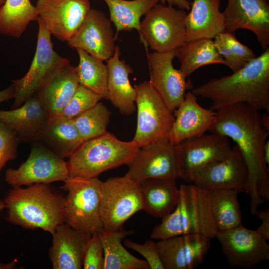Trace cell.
<instances>
[{"label": "cell", "instance_id": "cell-1", "mask_svg": "<svg viewBox=\"0 0 269 269\" xmlns=\"http://www.w3.org/2000/svg\"><path fill=\"white\" fill-rule=\"evenodd\" d=\"M260 111L245 104L229 106L216 111L209 131L231 138L246 164L248 178L246 192L250 198V212L269 200V174L264 156V146L269 131L261 123Z\"/></svg>", "mask_w": 269, "mask_h": 269}, {"label": "cell", "instance_id": "cell-2", "mask_svg": "<svg viewBox=\"0 0 269 269\" xmlns=\"http://www.w3.org/2000/svg\"><path fill=\"white\" fill-rule=\"evenodd\" d=\"M191 91L210 100L214 111L245 103L269 114V48L231 75L211 79Z\"/></svg>", "mask_w": 269, "mask_h": 269}, {"label": "cell", "instance_id": "cell-3", "mask_svg": "<svg viewBox=\"0 0 269 269\" xmlns=\"http://www.w3.org/2000/svg\"><path fill=\"white\" fill-rule=\"evenodd\" d=\"M64 200L49 184L12 187L3 200L7 209L6 219L12 224L25 229L39 228L52 234L64 223Z\"/></svg>", "mask_w": 269, "mask_h": 269}, {"label": "cell", "instance_id": "cell-4", "mask_svg": "<svg viewBox=\"0 0 269 269\" xmlns=\"http://www.w3.org/2000/svg\"><path fill=\"white\" fill-rule=\"evenodd\" d=\"M218 231L211 212L210 190L195 184H182L175 208L153 228L150 237L160 240L199 234L212 239Z\"/></svg>", "mask_w": 269, "mask_h": 269}, {"label": "cell", "instance_id": "cell-5", "mask_svg": "<svg viewBox=\"0 0 269 269\" xmlns=\"http://www.w3.org/2000/svg\"><path fill=\"white\" fill-rule=\"evenodd\" d=\"M139 149L132 140L122 141L107 132L84 141L68 158L69 176L98 177L109 169L129 165Z\"/></svg>", "mask_w": 269, "mask_h": 269}, {"label": "cell", "instance_id": "cell-6", "mask_svg": "<svg viewBox=\"0 0 269 269\" xmlns=\"http://www.w3.org/2000/svg\"><path fill=\"white\" fill-rule=\"evenodd\" d=\"M98 177H69L60 188L67 192L62 209L64 223L74 230L92 235L103 229L100 214V187Z\"/></svg>", "mask_w": 269, "mask_h": 269}, {"label": "cell", "instance_id": "cell-7", "mask_svg": "<svg viewBox=\"0 0 269 269\" xmlns=\"http://www.w3.org/2000/svg\"><path fill=\"white\" fill-rule=\"evenodd\" d=\"M134 87L136 90L137 125L132 141L139 148L168 139L174 117L149 81Z\"/></svg>", "mask_w": 269, "mask_h": 269}, {"label": "cell", "instance_id": "cell-8", "mask_svg": "<svg viewBox=\"0 0 269 269\" xmlns=\"http://www.w3.org/2000/svg\"><path fill=\"white\" fill-rule=\"evenodd\" d=\"M141 210L143 200L139 181L126 174L102 182L100 214L104 229H123L125 223Z\"/></svg>", "mask_w": 269, "mask_h": 269}, {"label": "cell", "instance_id": "cell-9", "mask_svg": "<svg viewBox=\"0 0 269 269\" xmlns=\"http://www.w3.org/2000/svg\"><path fill=\"white\" fill-rule=\"evenodd\" d=\"M186 14L185 10L158 3L140 22L141 42L153 51H175L186 42Z\"/></svg>", "mask_w": 269, "mask_h": 269}, {"label": "cell", "instance_id": "cell-10", "mask_svg": "<svg viewBox=\"0 0 269 269\" xmlns=\"http://www.w3.org/2000/svg\"><path fill=\"white\" fill-rule=\"evenodd\" d=\"M34 56L27 73L21 78L12 80L14 102L11 109L21 106L34 95L69 60L61 56L53 49L51 34L39 19Z\"/></svg>", "mask_w": 269, "mask_h": 269}, {"label": "cell", "instance_id": "cell-11", "mask_svg": "<svg viewBox=\"0 0 269 269\" xmlns=\"http://www.w3.org/2000/svg\"><path fill=\"white\" fill-rule=\"evenodd\" d=\"M69 177L67 161L37 143H33L28 158L17 169L9 168L5 173V181L12 187L64 182Z\"/></svg>", "mask_w": 269, "mask_h": 269}, {"label": "cell", "instance_id": "cell-12", "mask_svg": "<svg viewBox=\"0 0 269 269\" xmlns=\"http://www.w3.org/2000/svg\"><path fill=\"white\" fill-rule=\"evenodd\" d=\"M174 147L178 178L187 182L208 164L226 157L232 149L228 138L216 133L185 139Z\"/></svg>", "mask_w": 269, "mask_h": 269}, {"label": "cell", "instance_id": "cell-13", "mask_svg": "<svg viewBox=\"0 0 269 269\" xmlns=\"http://www.w3.org/2000/svg\"><path fill=\"white\" fill-rule=\"evenodd\" d=\"M216 238L230 267L251 269L269 260V245L256 230L242 224L218 231Z\"/></svg>", "mask_w": 269, "mask_h": 269}, {"label": "cell", "instance_id": "cell-14", "mask_svg": "<svg viewBox=\"0 0 269 269\" xmlns=\"http://www.w3.org/2000/svg\"><path fill=\"white\" fill-rule=\"evenodd\" d=\"M38 19L51 35L67 42L84 22L91 9L89 0H37Z\"/></svg>", "mask_w": 269, "mask_h": 269}, {"label": "cell", "instance_id": "cell-15", "mask_svg": "<svg viewBox=\"0 0 269 269\" xmlns=\"http://www.w3.org/2000/svg\"><path fill=\"white\" fill-rule=\"evenodd\" d=\"M248 178L246 164L236 144L226 157L199 170L192 182L208 190L231 189L240 193L246 192Z\"/></svg>", "mask_w": 269, "mask_h": 269}, {"label": "cell", "instance_id": "cell-16", "mask_svg": "<svg viewBox=\"0 0 269 269\" xmlns=\"http://www.w3.org/2000/svg\"><path fill=\"white\" fill-rule=\"evenodd\" d=\"M175 57V51L147 54L149 81L172 112L184 100L186 90L193 87L191 81H186L180 69L174 67Z\"/></svg>", "mask_w": 269, "mask_h": 269}, {"label": "cell", "instance_id": "cell-17", "mask_svg": "<svg viewBox=\"0 0 269 269\" xmlns=\"http://www.w3.org/2000/svg\"><path fill=\"white\" fill-rule=\"evenodd\" d=\"M116 40L110 19L101 11L91 8L67 44L71 48L81 49L98 59L107 61L114 55Z\"/></svg>", "mask_w": 269, "mask_h": 269}, {"label": "cell", "instance_id": "cell-18", "mask_svg": "<svg viewBox=\"0 0 269 269\" xmlns=\"http://www.w3.org/2000/svg\"><path fill=\"white\" fill-rule=\"evenodd\" d=\"M126 174L140 181L151 178H178L174 145L168 139L140 148Z\"/></svg>", "mask_w": 269, "mask_h": 269}, {"label": "cell", "instance_id": "cell-19", "mask_svg": "<svg viewBox=\"0 0 269 269\" xmlns=\"http://www.w3.org/2000/svg\"><path fill=\"white\" fill-rule=\"evenodd\" d=\"M226 30L252 31L264 51L269 48V3L268 0H228L223 12Z\"/></svg>", "mask_w": 269, "mask_h": 269}, {"label": "cell", "instance_id": "cell-20", "mask_svg": "<svg viewBox=\"0 0 269 269\" xmlns=\"http://www.w3.org/2000/svg\"><path fill=\"white\" fill-rule=\"evenodd\" d=\"M212 239L202 234L176 236L157 242L164 269H193L204 260Z\"/></svg>", "mask_w": 269, "mask_h": 269}, {"label": "cell", "instance_id": "cell-21", "mask_svg": "<svg viewBox=\"0 0 269 269\" xmlns=\"http://www.w3.org/2000/svg\"><path fill=\"white\" fill-rule=\"evenodd\" d=\"M174 121L168 135L173 145L204 134L212 125L216 111L201 107L192 91L185 94L184 100L173 112Z\"/></svg>", "mask_w": 269, "mask_h": 269}, {"label": "cell", "instance_id": "cell-22", "mask_svg": "<svg viewBox=\"0 0 269 269\" xmlns=\"http://www.w3.org/2000/svg\"><path fill=\"white\" fill-rule=\"evenodd\" d=\"M49 257L53 269H81L86 248L92 235L76 231L65 223L51 234Z\"/></svg>", "mask_w": 269, "mask_h": 269}, {"label": "cell", "instance_id": "cell-23", "mask_svg": "<svg viewBox=\"0 0 269 269\" xmlns=\"http://www.w3.org/2000/svg\"><path fill=\"white\" fill-rule=\"evenodd\" d=\"M79 85L76 66H72L69 61L34 94L48 120L60 114Z\"/></svg>", "mask_w": 269, "mask_h": 269}, {"label": "cell", "instance_id": "cell-24", "mask_svg": "<svg viewBox=\"0 0 269 269\" xmlns=\"http://www.w3.org/2000/svg\"><path fill=\"white\" fill-rule=\"evenodd\" d=\"M48 121L43 107L34 95L18 108L0 111V121L15 134L19 142L39 140Z\"/></svg>", "mask_w": 269, "mask_h": 269}, {"label": "cell", "instance_id": "cell-25", "mask_svg": "<svg viewBox=\"0 0 269 269\" xmlns=\"http://www.w3.org/2000/svg\"><path fill=\"white\" fill-rule=\"evenodd\" d=\"M221 0H193L186 14V42L201 38L213 39L226 30Z\"/></svg>", "mask_w": 269, "mask_h": 269}, {"label": "cell", "instance_id": "cell-26", "mask_svg": "<svg viewBox=\"0 0 269 269\" xmlns=\"http://www.w3.org/2000/svg\"><path fill=\"white\" fill-rule=\"evenodd\" d=\"M120 54L117 45L113 56L106 61L108 70L107 99L122 115L130 116L136 110V90L129 79L133 69L124 60L120 59Z\"/></svg>", "mask_w": 269, "mask_h": 269}, {"label": "cell", "instance_id": "cell-27", "mask_svg": "<svg viewBox=\"0 0 269 269\" xmlns=\"http://www.w3.org/2000/svg\"><path fill=\"white\" fill-rule=\"evenodd\" d=\"M175 179L151 178L140 181L143 210L149 215L163 218L175 208L179 189Z\"/></svg>", "mask_w": 269, "mask_h": 269}, {"label": "cell", "instance_id": "cell-28", "mask_svg": "<svg viewBox=\"0 0 269 269\" xmlns=\"http://www.w3.org/2000/svg\"><path fill=\"white\" fill-rule=\"evenodd\" d=\"M39 140L63 159L68 158L84 142L73 119L60 116L48 120Z\"/></svg>", "mask_w": 269, "mask_h": 269}, {"label": "cell", "instance_id": "cell-29", "mask_svg": "<svg viewBox=\"0 0 269 269\" xmlns=\"http://www.w3.org/2000/svg\"><path fill=\"white\" fill-rule=\"evenodd\" d=\"M134 232L133 230L103 228L99 233L104 251V269H150L146 261L134 256L122 244L126 237Z\"/></svg>", "mask_w": 269, "mask_h": 269}, {"label": "cell", "instance_id": "cell-30", "mask_svg": "<svg viewBox=\"0 0 269 269\" xmlns=\"http://www.w3.org/2000/svg\"><path fill=\"white\" fill-rule=\"evenodd\" d=\"M175 56L180 63V70L186 78L199 68L213 64L225 65L217 51L214 41L201 38L186 42L175 50Z\"/></svg>", "mask_w": 269, "mask_h": 269}, {"label": "cell", "instance_id": "cell-31", "mask_svg": "<svg viewBox=\"0 0 269 269\" xmlns=\"http://www.w3.org/2000/svg\"><path fill=\"white\" fill-rule=\"evenodd\" d=\"M110 11V20L116 29L117 39L120 31L136 29L140 31V18L146 14L159 0H104Z\"/></svg>", "mask_w": 269, "mask_h": 269}, {"label": "cell", "instance_id": "cell-32", "mask_svg": "<svg viewBox=\"0 0 269 269\" xmlns=\"http://www.w3.org/2000/svg\"><path fill=\"white\" fill-rule=\"evenodd\" d=\"M37 19L35 6L30 0H5L0 6V33L19 38L29 23Z\"/></svg>", "mask_w": 269, "mask_h": 269}, {"label": "cell", "instance_id": "cell-33", "mask_svg": "<svg viewBox=\"0 0 269 269\" xmlns=\"http://www.w3.org/2000/svg\"><path fill=\"white\" fill-rule=\"evenodd\" d=\"M238 193L231 189L210 190L211 212L219 231L242 224Z\"/></svg>", "mask_w": 269, "mask_h": 269}, {"label": "cell", "instance_id": "cell-34", "mask_svg": "<svg viewBox=\"0 0 269 269\" xmlns=\"http://www.w3.org/2000/svg\"><path fill=\"white\" fill-rule=\"evenodd\" d=\"M79 62L76 66L79 84L107 99L108 70L107 64L86 52L78 49Z\"/></svg>", "mask_w": 269, "mask_h": 269}, {"label": "cell", "instance_id": "cell-35", "mask_svg": "<svg viewBox=\"0 0 269 269\" xmlns=\"http://www.w3.org/2000/svg\"><path fill=\"white\" fill-rule=\"evenodd\" d=\"M235 33L225 30L218 34L214 41L225 65L233 72L242 68L256 57L250 48L237 40Z\"/></svg>", "mask_w": 269, "mask_h": 269}, {"label": "cell", "instance_id": "cell-36", "mask_svg": "<svg viewBox=\"0 0 269 269\" xmlns=\"http://www.w3.org/2000/svg\"><path fill=\"white\" fill-rule=\"evenodd\" d=\"M111 112L103 103L94 106L73 119L74 124L84 141L107 132Z\"/></svg>", "mask_w": 269, "mask_h": 269}, {"label": "cell", "instance_id": "cell-37", "mask_svg": "<svg viewBox=\"0 0 269 269\" xmlns=\"http://www.w3.org/2000/svg\"><path fill=\"white\" fill-rule=\"evenodd\" d=\"M101 99L100 96L79 84L75 93L58 116L73 119Z\"/></svg>", "mask_w": 269, "mask_h": 269}, {"label": "cell", "instance_id": "cell-38", "mask_svg": "<svg viewBox=\"0 0 269 269\" xmlns=\"http://www.w3.org/2000/svg\"><path fill=\"white\" fill-rule=\"evenodd\" d=\"M104 251L99 233L92 234L87 243L83 263L84 269H104Z\"/></svg>", "mask_w": 269, "mask_h": 269}, {"label": "cell", "instance_id": "cell-39", "mask_svg": "<svg viewBox=\"0 0 269 269\" xmlns=\"http://www.w3.org/2000/svg\"><path fill=\"white\" fill-rule=\"evenodd\" d=\"M18 142L15 134L0 121V172L8 161L16 157Z\"/></svg>", "mask_w": 269, "mask_h": 269}, {"label": "cell", "instance_id": "cell-40", "mask_svg": "<svg viewBox=\"0 0 269 269\" xmlns=\"http://www.w3.org/2000/svg\"><path fill=\"white\" fill-rule=\"evenodd\" d=\"M124 243L126 247L135 251L143 256L150 269H164L158 253L157 242L148 240L144 244H139L126 239Z\"/></svg>", "mask_w": 269, "mask_h": 269}, {"label": "cell", "instance_id": "cell-41", "mask_svg": "<svg viewBox=\"0 0 269 269\" xmlns=\"http://www.w3.org/2000/svg\"><path fill=\"white\" fill-rule=\"evenodd\" d=\"M256 215L262 221V224L256 231L266 240H269V209L257 211Z\"/></svg>", "mask_w": 269, "mask_h": 269}, {"label": "cell", "instance_id": "cell-42", "mask_svg": "<svg viewBox=\"0 0 269 269\" xmlns=\"http://www.w3.org/2000/svg\"><path fill=\"white\" fill-rule=\"evenodd\" d=\"M161 4L176 6L178 8L183 10H189L191 7V2L188 0H159Z\"/></svg>", "mask_w": 269, "mask_h": 269}, {"label": "cell", "instance_id": "cell-43", "mask_svg": "<svg viewBox=\"0 0 269 269\" xmlns=\"http://www.w3.org/2000/svg\"><path fill=\"white\" fill-rule=\"evenodd\" d=\"M14 94V88L12 85L6 89L0 91V104L13 98Z\"/></svg>", "mask_w": 269, "mask_h": 269}, {"label": "cell", "instance_id": "cell-44", "mask_svg": "<svg viewBox=\"0 0 269 269\" xmlns=\"http://www.w3.org/2000/svg\"><path fill=\"white\" fill-rule=\"evenodd\" d=\"M16 262L15 260L8 263L0 262V269H17Z\"/></svg>", "mask_w": 269, "mask_h": 269}, {"label": "cell", "instance_id": "cell-45", "mask_svg": "<svg viewBox=\"0 0 269 269\" xmlns=\"http://www.w3.org/2000/svg\"><path fill=\"white\" fill-rule=\"evenodd\" d=\"M261 123L263 128L269 131V114L265 113L261 116Z\"/></svg>", "mask_w": 269, "mask_h": 269}, {"label": "cell", "instance_id": "cell-46", "mask_svg": "<svg viewBox=\"0 0 269 269\" xmlns=\"http://www.w3.org/2000/svg\"><path fill=\"white\" fill-rule=\"evenodd\" d=\"M264 156L267 165L269 164V141L267 140L264 146Z\"/></svg>", "mask_w": 269, "mask_h": 269}, {"label": "cell", "instance_id": "cell-47", "mask_svg": "<svg viewBox=\"0 0 269 269\" xmlns=\"http://www.w3.org/2000/svg\"><path fill=\"white\" fill-rule=\"evenodd\" d=\"M5 209V204L3 200L0 199V214Z\"/></svg>", "mask_w": 269, "mask_h": 269}, {"label": "cell", "instance_id": "cell-48", "mask_svg": "<svg viewBox=\"0 0 269 269\" xmlns=\"http://www.w3.org/2000/svg\"><path fill=\"white\" fill-rule=\"evenodd\" d=\"M5 1V0H0V6L2 5Z\"/></svg>", "mask_w": 269, "mask_h": 269}]
</instances>
